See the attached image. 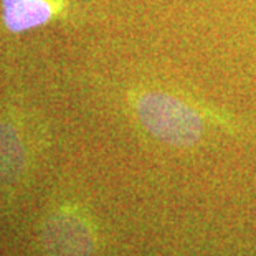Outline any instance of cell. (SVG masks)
<instances>
[{
    "mask_svg": "<svg viewBox=\"0 0 256 256\" xmlns=\"http://www.w3.org/2000/svg\"><path fill=\"white\" fill-rule=\"evenodd\" d=\"M140 124L159 140L177 147L194 146L202 138L200 114L166 92H146L136 102Z\"/></svg>",
    "mask_w": 256,
    "mask_h": 256,
    "instance_id": "obj_1",
    "label": "cell"
},
{
    "mask_svg": "<svg viewBox=\"0 0 256 256\" xmlns=\"http://www.w3.org/2000/svg\"><path fill=\"white\" fill-rule=\"evenodd\" d=\"M42 244L50 256H91L94 236L81 215L58 212L43 225Z\"/></svg>",
    "mask_w": 256,
    "mask_h": 256,
    "instance_id": "obj_2",
    "label": "cell"
},
{
    "mask_svg": "<svg viewBox=\"0 0 256 256\" xmlns=\"http://www.w3.org/2000/svg\"><path fill=\"white\" fill-rule=\"evenodd\" d=\"M55 8L48 0H2V18L7 30L14 34L45 25Z\"/></svg>",
    "mask_w": 256,
    "mask_h": 256,
    "instance_id": "obj_3",
    "label": "cell"
},
{
    "mask_svg": "<svg viewBox=\"0 0 256 256\" xmlns=\"http://www.w3.org/2000/svg\"><path fill=\"white\" fill-rule=\"evenodd\" d=\"M24 168V149L17 132L8 124H0V185H10Z\"/></svg>",
    "mask_w": 256,
    "mask_h": 256,
    "instance_id": "obj_4",
    "label": "cell"
}]
</instances>
